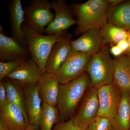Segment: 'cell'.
<instances>
[{
	"mask_svg": "<svg viewBox=\"0 0 130 130\" xmlns=\"http://www.w3.org/2000/svg\"><path fill=\"white\" fill-rule=\"evenodd\" d=\"M124 1L116 6H109L107 20L109 23L128 31L130 29V1Z\"/></svg>",
	"mask_w": 130,
	"mask_h": 130,
	"instance_id": "ffe728a7",
	"label": "cell"
},
{
	"mask_svg": "<svg viewBox=\"0 0 130 130\" xmlns=\"http://www.w3.org/2000/svg\"><path fill=\"white\" fill-rule=\"evenodd\" d=\"M114 60L111 57L108 46L105 45L91 56L86 72L90 79L91 86L98 88L113 82Z\"/></svg>",
	"mask_w": 130,
	"mask_h": 130,
	"instance_id": "277c9868",
	"label": "cell"
},
{
	"mask_svg": "<svg viewBox=\"0 0 130 130\" xmlns=\"http://www.w3.org/2000/svg\"><path fill=\"white\" fill-rule=\"evenodd\" d=\"M109 52L110 54L115 56V58L121 56L124 54L120 48L117 45L112 46L109 48Z\"/></svg>",
	"mask_w": 130,
	"mask_h": 130,
	"instance_id": "83f0119b",
	"label": "cell"
},
{
	"mask_svg": "<svg viewBox=\"0 0 130 130\" xmlns=\"http://www.w3.org/2000/svg\"><path fill=\"white\" fill-rule=\"evenodd\" d=\"M28 48L13 38L5 35L0 25V60L9 61L18 59L26 60L29 55Z\"/></svg>",
	"mask_w": 130,
	"mask_h": 130,
	"instance_id": "4fadbf2b",
	"label": "cell"
},
{
	"mask_svg": "<svg viewBox=\"0 0 130 130\" xmlns=\"http://www.w3.org/2000/svg\"><path fill=\"white\" fill-rule=\"evenodd\" d=\"M22 29L24 39L31 58L44 73L47 59L53 46L66 35L67 32L44 36L34 30L25 23L22 26Z\"/></svg>",
	"mask_w": 130,
	"mask_h": 130,
	"instance_id": "3957f363",
	"label": "cell"
},
{
	"mask_svg": "<svg viewBox=\"0 0 130 130\" xmlns=\"http://www.w3.org/2000/svg\"><path fill=\"white\" fill-rule=\"evenodd\" d=\"M72 37L67 33L55 43L47 59L45 72L54 75L57 72L72 50Z\"/></svg>",
	"mask_w": 130,
	"mask_h": 130,
	"instance_id": "30bf717a",
	"label": "cell"
},
{
	"mask_svg": "<svg viewBox=\"0 0 130 130\" xmlns=\"http://www.w3.org/2000/svg\"><path fill=\"white\" fill-rule=\"evenodd\" d=\"M51 9L55 11V16L52 22L46 28L45 32L47 35H55L66 32L77 21L66 1L52 0Z\"/></svg>",
	"mask_w": 130,
	"mask_h": 130,
	"instance_id": "9c48e42d",
	"label": "cell"
},
{
	"mask_svg": "<svg viewBox=\"0 0 130 130\" xmlns=\"http://www.w3.org/2000/svg\"><path fill=\"white\" fill-rule=\"evenodd\" d=\"M27 60V59H26ZM26 60L18 59L9 61L0 62V80L3 79L8 74L14 71L19 66Z\"/></svg>",
	"mask_w": 130,
	"mask_h": 130,
	"instance_id": "cb8c5ba5",
	"label": "cell"
},
{
	"mask_svg": "<svg viewBox=\"0 0 130 130\" xmlns=\"http://www.w3.org/2000/svg\"><path fill=\"white\" fill-rule=\"evenodd\" d=\"M60 122L59 111L56 107L42 102L39 122L41 130H52L54 124Z\"/></svg>",
	"mask_w": 130,
	"mask_h": 130,
	"instance_id": "603a6c76",
	"label": "cell"
},
{
	"mask_svg": "<svg viewBox=\"0 0 130 130\" xmlns=\"http://www.w3.org/2000/svg\"><path fill=\"white\" fill-rule=\"evenodd\" d=\"M108 5L110 6H116L124 2L123 0H107Z\"/></svg>",
	"mask_w": 130,
	"mask_h": 130,
	"instance_id": "f546056e",
	"label": "cell"
},
{
	"mask_svg": "<svg viewBox=\"0 0 130 130\" xmlns=\"http://www.w3.org/2000/svg\"><path fill=\"white\" fill-rule=\"evenodd\" d=\"M24 9V23L42 35L55 16L51 11V2L47 0H33Z\"/></svg>",
	"mask_w": 130,
	"mask_h": 130,
	"instance_id": "5b68a950",
	"label": "cell"
},
{
	"mask_svg": "<svg viewBox=\"0 0 130 130\" xmlns=\"http://www.w3.org/2000/svg\"><path fill=\"white\" fill-rule=\"evenodd\" d=\"M128 54V63H129V68L130 70V53H126Z\"/></svg>",
	"mask_w": 130,
	"mask_h": 130,
	"instance_id": "836d02e7",
	"label": "cell"
},
{
	"mask_svg": "<svg viewBox=\"0 0 130 130\" xmlns=\"http://www.w3.org/2000/svg\"><path fill=\"white\" fill-rule=\"evenodd\" d=\"M0 130H9L4 121L0 118Z\"/></svg>",
	"mask_w": 130,
	"mask_h": 130,
	"instance_id": "4dcf8cb0",
	"label": "cell"
},
{
	"mask_svg": "<svg viewBox=\"0 0 130 130\" xmlns=\"http://www.w3.org/2000/svg\"><path fill=\"white\" fill-rule=\"evenodd\" d=\"M11 27V37L27 48L24 39L22 26L25 21V12L21 0H12L8 5Z\"/></svg>",
	"mask_w": 130,
	"mask_h": 130,
	"instance_id": "9a60e30c",
	"label": "cell"
},
{
	"mask_svg": "<svg viewBox=\"0 0 130 130\" xmlns=\"http://www.w3.org/2000/svg\"><path fill=\"white\" fill-rule=\"evenodd\" d=\"M100 32L106 44L117 45L120 42L128 39V31L108 22L100 28Z\"/></svg>",
	"mask_w": 130,
	"mask_h": 130,
	"instance_id": "7402d4cb",
	"label": "cell"
},
{
	"mask_svg": "<svg viewBox=\"0 0 130 130\" xmlns=\"http://www.w3.org/2000/svg\"><path fill=\"white\" fill-rule=\"evenodd\" d=\"M24 90L26 110L29 124L34 126L36 130H38L42 103L37 83L25 85Z\"/></svg>",
	"mask_w": 130,
	"mask_h": 130,
	"instance_id": "7c38bea8",
	"label": "cell"
},
{
	"mask_svg": "<svg viewBox=\"0 0 130 130\" xmlns=\"http://www.w3.org/2000/svg\"><path fill=\"white\" fill-rule=\"evenodd\" d=\"M77 112L72 119L82 130H86L90 124L98 116L100 103L97 89L90 86L81 100Z\"/></svg>",
	"mask_w": 130,
	"mask_h": 130,
	"instance_id": "52a82bcc",
	"label": "cell"
},
{
	"mask_svg": "<svg viewBox=\"0 0 130 130\" xmlns=\"http://www.w3.org/2000/svg\"><path fill=\"white\" fill-rule=\"evenodd\" d=\"M100 32V28L90 29L82 34L81 37L71 42L72 50L92 55L105 45Z\"/></svg>",
	"mask_w": 130,
	"mask_h": 130,
	"instance_id": "8fae6325",
	"label": "cell"
},
{
	"mask_svg": "<svg viewBox=\"0 0 130 130\" xmlns=\"http://www.w3.org/2000/svg\"><path fill=\"white\" fill-rule=\"evenodd\" d=\"M112 127L110 119L99 116L90 124L86 130H108Z\"/></svg>",
	"mask_w": 130,
	"mask_h": 130,
	"instance_id": "d4e9b609",
	"label": "cell"
},
{
	"mask_svg": "<svg viewBox=\"0 0 130 130\" xmlns=\"http://www.w3.org/2000/svg\"><path fill=\"white\" fill-rule=\"evenodd\" d=\"M91 86L89 77L85 72L77 78L65 84H60L57 106L60 122L71 119Z\"/></svg>",
	"mask_w": 130,
	"mask_h": 130,
	"instance_id": "7a4b0ae2",
	"label": "cell"
},
{
	"mask_svg": "<svg viewBox=\"0 0 130 130\" xmlns=\"http://www.w3.org/2000/svg\"><path fill=\"white\" fill-rule=\"evenodd\" d=\"M109 5L107 0H89L81 4L73 3L70 6L76 18V36L93 28H101L108 23Z\"/></svg>",
	"mask_w": 130,
	"mask_h": 130,
	"instance_id": "6da1fadb",
	"label": "cell"
},
{
	"mask_svg": "<svg viewBox=\"0 0 130 130\" xmlns=\"http://www.w3.org/2000/svg\"><path fill=\"white\" fill-rule=\"evenodd\" d=\"M0 118L9 130H25L29 124L26 121L21 108L12 103H8L0 108Z\"/></svg>",
	"mask_w": 130,
	"mask_h": 130,
	"instance_id": "e0dca14e",
	"label": "cell"
},
{
	"mask_svg": "<svg viewBox=\"0 0 130 130\" xmlns=\"http://www.w3.org/2000/svg\"><path fill=\"white\" fill-rule=\"evenodd\" d=\"M52 130H82L78 128L71 119L67 121L60 122L56 124Z\"/></svg>",
	"mask_w": 130,
	"mask_h": 130,
	"instance_id": "484cf974",
	"label": "cell"
},
{
	"mask_svg": "<svg viewBox=\"0 0 130 130\" xmlns=\"http://www.w3.org/2000/svg\"><path fill=\"white\" fill-rule=\"evenodd\" d=\"M128 37L127 39V41H128V43H129V53H130V29L128 30Z\"/></svg>",
	"mask_w": 130,
	"mask_h": 130,
	"instance_id": "d6a6232c",
	"label": "cell"
},
{
	"mask_svg": "<svg viewBox=\"0 0 130 130\" xmlns=\"http://www.w3.org/2000/svg\"><path fill=\"white\" fill-rule=\"evenodd\" d=\"M97 92L100 103L98 116L111 119L116 116L122 96V90L112 82L98 88Z\"/></svg>",
	"mask_w": 130,
	"mask_h": 130,
	"instance_id": "ba28073f",
	"label": "cell"
},
{
	"mask_svg": "<svg viewBox=\"0 0 130 130\" xmlns=\"http://www.w3.org/2000/svg\"><path fill=\"white\" fill-rule=\"evenodd\" d=\"M116 116L110 119L116 130H130V93L122 91Z\"/></svg>",
	"mask_w": 130,
	"mask_h": 130,
	"instance_id": "44dd1931",
	"label": "cell"
},
{
	"mask_svg": "<svg viewBox=\"0 0 130 130\" xmlns=\"http://www.w3.org/2000/svg\"><path fill=\"white\" fill-rule=\"evenodd\" d=\"M91 56L72 50L67 59L54 74L60 84L68 83L85 72Z\"/></svg>",
	"mask_w": 130,
	"mask_h": 130,
	"instance_id": "8992f818",
	"label": "cell"
},
{
	"mask_svg": "<svg viewBox=\"0 0 130 130\" xmlns=\"http://www.w3.org/2000/svg\"><path fill=\"white\" fill-rule=\"evenodd\" d=\"M43 72L32 58L26 60L7 76L24 85L38 83L43 76Z\"/></svg>",
	"mask_w": 130,
	"mask_h": 130,
	"instance_id": "5bb4252c",
	"label": "cell"
},
{
	"mask_svg": "<svg viewBox=\"0 0 130 130\" xmlns=\"http://www.w3.org/2000/svg\"><path fill=\"white\" fill-rule=\"evenodd\" d=\"M115 130V129H114V128H113V127H111V128H110V129H109V130Z\"/></svg>",
	"mask_w": 130,
	"mask_h": 130,
	"instance_id": "e575fe53",
	"label": "cell"
},
{
	"mask_svg": "<svg viewBox=\"0 0 130 130\" xmlns=\"http://www.w3.org/2000/svg\"><path fill=\"white\" fill-rule=\"evenodd\" d=\"M117 45L120 48L124 53H129V46L127 40H124L120 42Z\"/></svg>",
	"mask_w": 130,
	"mask_h": 130,
	"instance_id": "f1b7e54d",
	"label": "cell"
},
{
	"mask_svg": "<svg viewBox=\"0 0 130 130\" xmlns=\"http://www.w3.org/2000/svg\"><path fill=\"white\" fill-rule=\"evenodd\" d=\"M9 103L8 100L6 91L2 81L0 82V108Z\"/></svg>",
	"mask_w": 130,
	"mask_h": 130,
	"instance_id": "4316f807",
	"label": "cell"
},
{
	"mask_svg": "<svg viewBox=\"0 0 130 130\" xmlns=\"http://www.w3.org/2000/svg\"><path fill=\"white\" fill-rule=\"evenodd\" d=\"M37 84L42 102L53 106H57L60 84L55 75L45 72Z\"/></svg>",
	"mask_w": 130,
	"mask_h": 130,
	"instance_id": "2e32d148",
	"label": "cell"
},
{
	"mask_svg": "<svg viewBox=\"0 0 130 130\" xmlns=\"http://www.w3.org/2000/svg\"><path fill=\"white\" fill-rule=\"evenodd\" d=\"M113 82L122 91L130 93V70L128 63V55L124 53L115 58Z\"/></svg>",
	"mask_w": 130,
	"mask_h": 130,
	"instance_id": "ac0fdd59",
	"label": "cell"
},
{
	"mask_svg": "<svg viewBox=\"0 0 130 130\" xmlns=\"http://www.w3.org/2000/svg\"><path fill=\"white\" fill-rule=\"evenodd\" d=\"M1 81L6 89L8 102L17 105L21 108L26 123L29 124L26 110L24 89H22L25 85L16 80L7 78Z\"/></svg>",
	"mask_w": 130,
	"mask_h": 130,
	"instance_id": "d6986e66",
	"label": "cell"
},
{
	"mask_svg": "<svg viewBox=\"0 0 130 130\" xmlns=\"http://www.w3.org/2000/svg\"><path fill=\"white\" fill-rule=\"evenodd\" d=\"M25 130H36V128L34 126L31 125L29 124L27 126V128Z\"/></svg>",
	"mask_w": 130,
	"mask_h": 130,
	"instance_id": "1f68e13d",
	"label": "cell"
}]
</instances>
